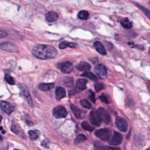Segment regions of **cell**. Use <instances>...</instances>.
I'll return each instance as SVG.
<instances>
[{
  "label": "cell",
  "mask_w": 150,
  "mask_h": 150,
  "mask_svg": "<svg viewBox=\"0 0 150 150\" xmlns=\"http://www.w3.org/2000/svg\"><path fill=\"white\" fill-rule=\"evenodd\" d=\"M0 49L11 53H18L19 52V49L17 46L13 43L9 42H2L0 44Z\"/></svg>",
  "instance_id": "3957f363"
},
{
  "label": "cell",
  "mask_w": 150,
  "mask_h": 150,
  "mask_svg": "<svg viewBox=\"0 0 150 150\" xmlns=\"http://www.w3.org/2000/svg\"><path fill=\"white\" fill-rule=\"evenodd\" d=\"M89 119L90 122L94 125L99 126L101 122L98 117L97 116L96 112L94 111H92L90 112L89 114Z\"/></svg>",
  "instance_id": "4fadbf2b"
},
{
  "label": "cell",
  "mask_w": 150,
  "mask_h": 150,
  "mask_svg": "<svg viewBox=\"0 0 150 150\" xmlns=\"http://www.w3.org/2000/svg\"><path fill=\"white\" fill-rule=\"evenodd\" d=\"M70 109L74 113L75 117L78 119H83L86 116V111L79 108L78 107H76L75 105L71 104L70 105Z\"/></svg>",
  "instance_id": "7c38bea8"
},
{
  "label": "cell",
  "mask_w": 150,
  "mask_h": 150,
  "mask_svg": "<svg viewBox=\"0 0 150 150\" xmlns=\"http://www.w3.org/2000/svg\"><path fill=\"white\" fill-rule=\"evenodd\" d=\"M122 140V136L121 134L118 132L114 131L112 137H111L110 141H109V144L111 146L118 145L120 144Z\"/></svg>",
  "instance_id": "8fae6325"
},
{
  "label": "cell",
  "mask_w": 150,
  "mask_h": 150,
  "mask_svg": "<svg viewBox=\"0 0 150 150\" xmlns=\"http://www.w3.org/2000/svg\"><path fill=\"white\" fill-rule=\"evenodd\" d=\"M81 127H82L84 129L87 130V131H90V132L93 131L94 129V128L93 127H91V126H90L86 121H83V122L81 123Z\"/></svg>",
  "instance_id": "83f0119b"
},
{
  "label": "cell",
  "mask_w": 150,
  "mask_h": 150,
  "mask_svg": "<svg viewBox=\"0 0 150 150\" xmlns=\"http://www.w3.org/2000/svg\"><path fill=\"white\" fill-rule=\"evenodd\" d=\"M149 4H150V0H149Z\"/></svg>",
  "instance_id": "f35d334b"
},
{
  "label": "cell",
  "mask_w": 150,
  "mask_h": 150,
  "mask_svg": "<svg viewBox=\"0 0 150 150\" xmlns=\"http://www.w3.org/2000/svg\"><path fill=\"white\" fill-rule=\"evenodd\" d=\"M58 17H59L58 14L56 12L53 11L48 12L47 13H46V16H45L46 20L49 22H52L56 21Z\"/></svg>",
  "instance_id": "9a60e30c"
},
{
  "label": "cell",
  "mask_w": 150,
  "mask_h": 150,
  "mask_svg": "<svg viewBox=\"0 0 150 150\" xmlns=\"http://www.w3.org/2000/svg\"><path fill=\"white\" fill-rule=\"evenodd\" d=\"M63 83L66 87H71L73 84V79L72 77H67L64 79Z\"/></svg>",
  "instance_id": "484cf974"
},
{
  "label": "cell",
  "mask_w": 150,
  "mask_h": 150,
  "mask_svg": "<svg viewBox=\"0 0 150 150\" xmlns=\"http://www.w3.org/2000/svg\"><path fill=\"white\" fill-rule=\"evenodd\" d=\"M77 43H74V42H67V41H63L62 42H60L59 44V47L60 49H64L65 48H66L67 47H76L77 46Z\"/></svg>",
  "instance_id": "ffe728a7"
},
{
  "label": "cell",
  "mask_w": 150,
  "mask_h": 150,
  "mask_svg": "<svg viewBox=\"0 0 150 150\" xmlns=\"http://www.w3.org/2000/svg\"><path fill=\"white\" fill-rule=\"evenodd\" d=\"M28 134L30 139L36 140L37 139L40 135V132L38 130H30L28 132Z\"/></svg>",
  "instance_id": "7402d4cb"
},
{
  "label": "cell",
  "mask_w": 150,
  "mask_h": 150,
  "mask_svg": "<svg viewBox=\"0 0 150 150\" xmlns=\"http://www.w3.org/2000/svg\"><path fill=\"white\" fill-rule=\"evenodd\" d=\"M94 134L102 141H107L110 138L111 131L108 128H101L95 131Z\"/></svg>",
  "instance_id": "7a4b0ae2"
},
{
  "label": "cell",
  "mask_w": 150,
  "mask_h": 150,
  "mask_svg": "<svg viewBox=\"0 0 150 150\" xmlns=\"http://www.w3.org/2000/svg\"><path fill=\"white\" fill-rule=\"evenodd\" d=\"M54 87V84L53 83H40L38 86L39 89L40 90L44 91H47L52 90L53 88Z\"/></svg>",
  "instance_id": "ac0fdd59"
},
{
  "label": "cell",
  "mask_w": 150,
  "mask_h": 150,
  "mask_svg": "<svg viewBox=\"0 0 150 150\" xmlns=\"http://www.w3.org/2000/svg\"><path fill=\"white\" fill-rule=\"evenodd\" d=\"M99 98L104 103H106V104H108V99L105 96H104V94H102L101 95L100 97H99Z\"/></svg>",
  "instance_id": "836d02e7"
},
{
  "label": "cell",
  "mask_w": 150,
  "mask_h": 150,
  "mask_svg": "<svg viewBox=\"0 0 150 150\" xmlns=\"http://www.w3.org/2000/svg\"><path fill=\"white\" fill-rule=\"evenodd\" d=\"M19 127H18V126L16 125L15 124L12 125L11 127V130L12 131V132H13L15 134H18L19 133Z\"/></svg>",
  "instance_id": "d6a6232c"
},
{
  "label": "cell",
  "mask_w": 150,
  "mask_h": 150,
  "mask_svg": "<svg viewBox=\"0 0 150 150\" xmlns=\"http://www.w3.org/2000/svg\"><path fill=\"white\" fill-rule=\"evenodd\" d=\"M94 88L97 92H98L103 88V85L100 83H96L94 84Z\"/></svg>",
  "instance_id": "4dcf8cb0"
},
{
  "label": "cell",
  "mask_w": 150,
  "mask_h": 150,
  "mask_svg": "<svg viewBox=\"0 0 150 150\" xmlns=\"http://www.w3.org/2000/svg\"><path fill=\"white\" fill-rule=\"evenodd\" d=\"M81 76L84 77H86V78H88V79H91V80H92L93 81H97V78L96 77V76L94 74H93L92 73L89 72V71L84 72V73L81 74Z\"/></svg>",
  "instance_id": "cb8c5ba5"
},
{
  "label": "cell",
  "mask_w": 150,
  "mask_h": 150,
  "mask_svg": "<svg viewBox=\"0 0 150 150\" xmlns=\"http://www.w3.org/2000/svg\"><path fill=\"white\" fill-rule=\"evenodd\" d=\"M87 81L86 79H79L77 80L76 84V87L79 90H84L86 88V83Z\"/></svg>",
  "instance_id": "d6986e66"
},
{
  "label": "cell",
  "mask_w": 150,
  "mask_h": 150,
  "mask_svg": "<svg viewBox=\"0 0 150 150\" xmlns=\"http://www.w3.org/2000/svg\"><path fill=\"white\" fill-rule=\"evenodd\" d=\"M149 54H150V47H149Z\"/></svg>",
  "instance_id": "8d00e7d4"
},
{
  "label": "cell",
  "mask_w": 150,
  "mask_h": 150,
  "mask_svg": "<svg viewBox=\"0 0 150 150\" xmlns=\"http://www.w3.org/2000/svg\"><path fill=\"white\" fill-rule=\"evenodd\" d=\"M53 115L56 118H63L67 115L66 109L62 105L54 107L52 111Z\"/></svg>",
  "instance_id": "277c9868"
},
{
  "label": "cell",
  "mask_w": 150,
  "mask_h": 150,
  "mask_svg": "<svg viewBox=\"0 0 150 150\" xmlns=\"http://www.w3.org/2000/svg\"><path fill=\"white\" fill-rule=\"evenodd\" d=\"M76 68H77V69H78L80 71H88L91 69V66L90 64H88L87 62H81L77 65Z\"/></svg>",
  "instance_id": "2e32d148"
},
{
  "label": "cell",
  "mask_w": 150,
  "mask_h": 150,
  "mask_svg": "<svg viewBox=\"0 0 150 150\" xmlns=\"http://www.w3.org/2000/svg\"><path fill=\"white\" fill-rule=\"evenodd\" d=\"M0 107L1 110L8 115L11 114L14 110V106L11 103L5 101L0 102Z\"/></svg>",
  "instance_id": "30bf717a"
},
{
  "label": "cell",
  "mask_w": 150,
  "mask_h": 150,
  "mask_svg": "<svg viewBox=\"0 0 150 150\" xmlns=\"http://www.w3.org/2000/svg\"><path fill=\"white\" fill-rule=\"evenodd\" d=\"M2 129V127H0V130Z\"/></svg>",
  "instance_id": "74e56055"
},
{
  "label": "cell",
  "mask_w": 150,
  "mask_h": 150,
  "mask_svg": "<svg viewBox=\"0 0 150 150\" xmlns=\"http://www.w3.org/2000/svg\"><path fill=\"white\" fill-rule=\"evenodd\" d=\"M66 90L64 88L57 87L55 90V98L57 101H59L66 96Z\"/></svg>",
  "instance_id": "5bb4252c"
},
{
  "label": "cell",
  "mask_w": 150,
  "mask_h": 150,
  "mask_svg": "<svg viewBox=\"0 0 150 150\" xmlns=\"http://www.w3.org/2000/svg\"><path fill=\"white\" fill-rule=\"evenodd\" d=\"M5 80H6V81L9 83V84L11 85H13L15 84V81H14V80L8 74H6L5 75Z\"/></svg>",
  "instance_id": "f546056e"
},
{
  "label": "cell",
  "mask_w": 150,
  "mask_h": 150,
  "mask_svg": "<svg viewBox=\"0 0 150 150\" xmlns=\"http://www.w3.org/2000/svg\"><path fill=\"white\" fill-rule=\"evenodd\" d=\"M149 149H150V148H149Z\"/></svg>",
  "instance_id": "ab89813d"
},
{
  "label": "cell",
  "mask_w": 150,
  "mask_h": 150,
  "mask_svg": "<svg viewBox=\"0 0 150 150\" xmlns=\"http://www.w3.org/2000/svg\"><path fill=\"white\" fill-rule=\"evenodd\" d=\"M94 46L97 51L102 55H105L107 52L104 46L99 41H96L94 43Z\"/></svg>",
  "instance_id": "e0dca14e"
},
{
  "label": "cell",
  "mask_w": 150,
  "mask_h": 150,
  "mask_svg": "<svg viewBox=\"0 0 150 150\" xmlns=\"http://www.w3.org/2000/svg\"><path fill=\"white\" fill-rule=\"evenodd\" d=\"M148 88H149V90L150 91V83L148 84Z\"/></svg>",
  "instance_id": "d590c367"
},
{
  "label": "cell",
  "mask_w": 150,
  "mask_h": 150,
  "mask_svg": "<svg viewBox=\"0 0 150 150\" xmlns=\"http://www.w3.org/2000/svg\"><path fill=\"white\" fill-rule=\"evenodd\" d=\"M96 114L98 117L100 121L105 122V124H108L110 121V117L109 114L105 111V110L102 108L100 107L96 110Z\"/></svg>",
  "instance_id": "5b68a950"
},
{
  "label": "cell",
  "mask_w": 150,
  "mask_h": 150,
  "mask_svg": "<svg viewBox=\"0 0 150 150\" xmlns=\"http://www.w3.org/2000/svg\"><path fill=\"white\" fill-rule=\"evenodd\" d=\"M58 68L60 70V71L64 73L67 74L70 73L73 69V66L71 63L69 62H64L58 64Z\"/></svg>",
  "instance_id": "9c48e42d"
},
{
  "label": "cell",
  "mask_w": 150,
  "mask_h": 150,
  "mask_svg": "<svg viewBox=\"0 0 150 150\" xmlns=\"http://www.w3.org/2000/svg\"><path fill=\"white\" fill-rule=\"evenodd\" d=\"M7 36H8V33L6 32L0 30V38H5Z\"/></svg>",
  "instance_id": "e575fe53"
},
{
  "label": "cell",
  "mask_w": 150,
  "mask_h": 150,
  "mask_svg": "<svg viewBox=\"0 0 150 150\" xmlns=\"http://www.w3.org/2000/svg\"><path fill=\"white\" fill-rule=\"evenodd\" d=\"M88 98L93 103H95L96 102V98H95V96H94V94L93 91H89V94H88Z\"/></svg>",
  "instance_id": "1f68e13d"
},
{
  "label": "cell",
  "mask_w": 150,
  "mask_h": 150,
  "mask_svg": "<svg viewBox=\"0 0 150 150\" xmlns=\"http://www.w3.org/2000/svg\"><path fill=\"white\" fill-rule=\"evenodd\" d=\"M32 53L35 57L42 60L54 59L57 53L56 49L53 46L45 44L38 45L34 47Z\"/></svg>",
  "instance_id": "6da1fadb"
},
{
  "label": "cell",
  "mask_w": 150,
  "mask_h": 150,
  "mask_svg": "<svg viewBox=\"0 0 150 150\" xmlns=\"http://www.w3.org/2000/svg\"><path fill=\"white\" fill-rule=\"evenodd\" d=\"M136 5L145 13V15L149 18V19L150 20V11L148 9H146L145 7L143 6H141V5L139 4H135Z\"/></svg>",
  "instance_id": "4316f807"
},
{
  "label": "cell",
  "mask_w": 150,
  "mask_h": 150,
  "mask_svg": "<svg viewBox=\"0 0 150 150\" xmlns=\"http://www.w3.org/2000/svg\"><path fill=\"white\" fill-rule=\"evenodd\" d=\"M120 23L122 26L125 29H130L132 27V22H131L127 18L122 19L120 21Z\"/></svg>",
  "instance_id": "44dd1931"
},
{
  "label": "cell",
  "mask_w": 150,
  "mask_h": 150,
  "mask_svg": "<svg viewBox=\"0 0 150 150\" xmlns=\"http://www.w3.org/2000/svg\"><path fill=\"white\" fill-rule=\"evenodd\" d=\"M87 139V137L84 134H79L75 139V144H79Z\"/></svg>",
  "instance_id": "f1b7e54d"
},
{
  "label": "cell",
  "mask_w": 150,
  "mask_h": 150,
  "mask_svg": "<svg viewBox=\"0 0 150 150\" xmlns=\"http://www.w3.org/2000/svg\"><path fill=\"white\" fill-rule=\"evenodd\" d=\"M80 105L85 108H87V109H90L92 107L91 104L86 100V99H82L80 101Z\"/></svg>",
  "instance_id": "d4e9b609"
},
{
  "label": "cell",
  "mask_w": 150,
  "mask_h": 150,
  "mask_svg": "<svg viewBox=\"0 0 150 150\" xmlns=\"http://www.w3.org/2000/svg\"><path fill=\"white\" fill-rule=\"evenodd\" d=\"M94 71L100 79L104 80L107 78V69L103 64H97L94 68Z\"/></svg>",
  "instance_id": "52a82bcc"
},
{
  "label": "cell",
  "mask_w": 150,
  "mask_h": 150,
  "mask_svg": "<svg viewBox=\"0 0 150 150\" xmlns=\"http://www.w3.org/2000/svg\"><path fill=\"white\" fill-rule=\"evenodd\" d=\"M77 16L79 19L81 20H86L88 19L89 16V13L87 11L85 10H82L79 12L77 14Z\"/></svg>",
  "instance_id": "603a6c76"
},
{
  "label": "cell",
  "mask_w": 150,
  "mask_h": 150,
  "mask_svg": "<svg viewBox=\"0 0 150 150\" xmlns=\"http://www.w3.org/2000/svg\"><path fill=\"white\" fill-rule=\"evenodd\" d=\"M115 124L117 128L122 132L127 131L128 129V124L122 118L117 117L115 120Z\"/></svg>",
  "instance_id": "ba28073f"
},
{
  "label": "cell",
  "mask_w": 150,
  "mask_h": 150,
  "mask_svg": "<svg viewBox=\"0 0 150 150\" xmlns=\"http://www.w3.org/2000/svg\"><path fill=\"white\" fill-rule=\"evenodd\" d=\"M18 87H19V88L21 90V93L22 94V95L24 96V97L27 100V102L29 104V105L31 107H33V101H32V100L31 98L30 93H29L28 88L24 84H19L18 85Z\"/></svg>",
  "instance_id": "8992f818"
}]
</instances>
